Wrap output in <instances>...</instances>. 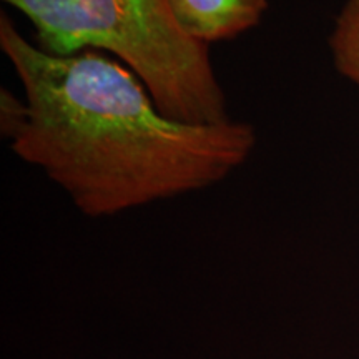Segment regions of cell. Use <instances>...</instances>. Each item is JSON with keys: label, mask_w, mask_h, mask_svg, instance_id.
Returning <instances> with one entry per match:
<instances>
[{"label": "cell", "mask_w": 359, "mask_h": 359, "mask_svg": "<svg viewBox=\"0 0 359 359\" xmlns=\"http://www.w3.org/2000/svg\"><path fill=\"white\" fill-rule=\"evenodd\" d=\"M0 48L25 93L11 138L88 217H107L223 182L250 158L245 122L187 123L167 116L130 69L95 50L55 55L29 42L6 13Z\"/></svg>", "instance_id": "cell-1"}, {"label": "cell", "mask_w": 359, "mask_h": 359, "mask_svg": "<svg viewBox=\"0 0 359 359\" xmlns=\"http://www.w3.org/2000/svg\"><path fill=\"white\" fill-rule=\"evenodd\" d=\"M55 55L114 53L142 80L158 109L187 123H224L226 98L208 45L183 32L167 0H4Z\"/></svg>", "instance_id": "cell-2"}, {"label": "cell", "mask_w": 359, "mask_h": 359, "mask_svg": "<svg viewBox=\"0 0 359 359\" xmlns=\"http://www.w3.org/2000/svg\"><path fill=\"white\" fill-rule=\"evenodd\" d=\"M180 29L196 42L231 40L257 27L268 0H167Z\"/></svg>", "instance_id": "cell-3"}, {"label": "cell", "mask_w": 359, "mask_h": 359, "mask_svg": "<svg viewBox=\"0 0 359 359\" xmlns=\"http://www.w3.org/2000/svg\"><path fill=\"white\" fill-rule=\"evenodd\" d=\"M330 47L339 74L359 85V0H348L341 8Z\"/></svg>", "instance_id": "cell-4"}, {"label": "cell", "mask_w": 359, "mask_h": 359, "mask_svg": "<svg viewBox=\"0 0 359 359\" xmlns=\"http://www.w3.org/2000/svg\"><path fill=\"white\" fill-rule=\"evenodd\" d=\"M25 115V100H19L12 92L4 88L2 98H0V127H2V133L8 137V140H11L13 135L17 133V130L22 127Z\"/></svg>", "instance_id": "cell-5"}]
</instances>
